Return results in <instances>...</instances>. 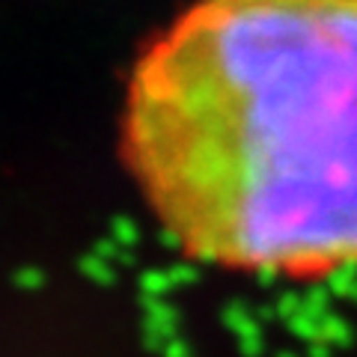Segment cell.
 Returning a JSON list of instances; mask_svg holds the SVG:
<instances>
[{
    "instance_id": "1",
    "label": "cell",
    "mask_w": 357,
    "mask_h": 357,
    "mask_svg": "<svg viewBox=\"0 0 357 357\" xmlns=\"http://www.w3.org/2000/svg\"><path fill=\"white\" fill-rule=\"evenodd\" d=\"M128 158L167 232L256 274L357 262V0H199L143 54Z\"/></svg>"
}]
</instances>
